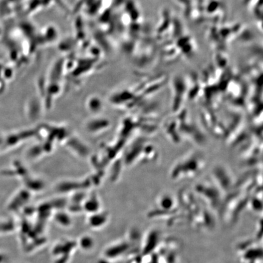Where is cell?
<instances>
[{
    "mask_svg": "<svg viewBox=\"0 0 263 263\" xmlns=\"http://www.w3.org/2000/svg\"><path fill=\"white\" fill-rule=\"evenodd\" d=\"M1 27H0V37H1Z\"/></svg>",
    "mask_w": 263,
    "mask_h": 263,
    "instance_id": "obj_1",
    "label": "cell"
}]
</instances>
